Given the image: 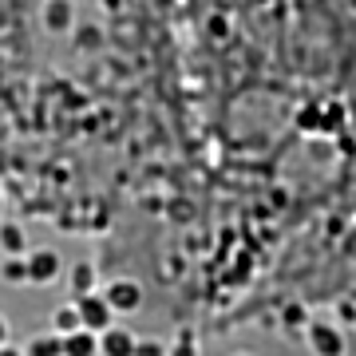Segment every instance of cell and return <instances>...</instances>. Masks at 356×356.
I'll return each instance as SVG.
<instances>
[{
	"label": "cell",
	"instance_id": "2e32d148",
	"mask_svg": "<svg viewBox=\"0 0 356 356\" xmlns=\"http://www.w3.org/2000/svg\"><path fill=\"white\" fill-rule=\"evenodd\" d=\"M0 356H24V353H20V348H13V344H4V348H0Z\"/></svg>",
	"mask_w": 356,
	"mask_h": 356
},
{
	"label": "cell",
	"instance_id": "6da1fadb",
	"mask_svg": "<svg viewBox=\"0 0 356 356\" xmlns=\"http://www.w3.org/2000/svg\"><path fill=\"white\" fill-rule=\"evenodd\" d=\"M76 305H79V321H83V329H88V332H95V337H103V332L111 329V317H115V309L107 305V297H103V293H91V297H79Z\"/></svg>",
	"mask_w": 356,
	"mask_h": 356
},
{
	"label": "cell",
	"instance_id": "5bb4252c",
	"mask_svg": "<svg viewBox=\"0 0 356 356\" xmlns=\"http://www.w3.org/2000/svg\"><path fill=\"white\" fill-rule=\"evenodd\" d=\"M170 356H198V348H194L191 337H182V341H178L175 348H170Z\"/></svg>",
	"mask_w": 356,
	"mask_h": 356
},
{
	"label": "cell",
	"instance_id": "5b68a950",
	"mask_svg": "<svg viewBox=\"0 0 356 356\" xmlns=\"http://www.w3.org/2000/svg\"><path fill=\"white\" fill-rule=\"evenodd\" d=\"M0 250L8 257H28L32 250H28V234L20 222H0Z\"/></svg>",
	"mask_w": 356,
	"mask_h": 356
},
{
	"label": "cell",
	"instance_id": "7c38bea8",
	"mask_svg": "<svg viewBox=\"0 0 356 356\" xmlns=\"http://www.w3.org/2000/svg\"><path fill=\"white\" fill-rule=\"evenodd\" d=\"M135 356H170V348H166L163 341H139Z\"/></svg>",
	"mask_w": 356,
	"mask_h": 356
},
{
	"label": "cell",
	"instance_id": "30bf717a",
	"mask_svg": "<svg viewBox=\"0 0 356 356\" xmlns=\"http://www.w3.org/2000/svg\"><path fill=\"white\" fill-rule=\"evenodd\" d=\"M44 24H48L51 32H56V28H67L72 24V8H67L64 0H51L48 8H44Z\"/></svg>",
	"mask_w": 356,
	"mask_h": 356
},
{
	"label": "cell",
	"instance_id": "ba28073f",
	"mask_svg": "<svg viewBox=\"0 0 356 356\" xmlns=\"http://www.w3.org/2000/svg\"><path fill=\"white\" fill-rule=\"evenodd\" d=\"M64 356H99V337L95 332H76V337H67L64 341Z\"/></svg>",
	"mask_w": 356,
	"mask_h": 356
},
{
	"label": "cell",
	"instance_id": "8992f818",
	"mask_svg": "<svg viewBox=\"0 0 356 356\" xmlns=\"http://www.w3.org/2000/svg\"><path fill=\"white\" fill-rule=\"evenodd\" d=\"M67 281H72V293H76V301H79V297H91V293H95L99 273H95V266H91V261H76V266H72V273H67Z\"/></svg>",
	"mask_w": 356,
	"mask_h": 356
},
{
	"label": "cell",
	"instance_id": "e0dca14e",
	"mask_svg": "<svg viewBox=\"0 0 356 356\" xmlns=\"http://www.w3.org/2000/svg\"><path fill=\"white\" fill-rule=\"evenodd\" d=\"M0 210H4V198H0Z\"/></svg>",
	"mask_w": 356,
	"mask_h": 356
},
{
	"label": "cell",
	"instance_id": "52a82bcc",
	"mask_svg": "<svg viewBox=\"0 0 356 356\" xmlns=\"http://www.w3.org/2000/svg\"><path fill=\"white\" fill-rule=\"evenodd\" d=\"M51 325H56V337H76V332H83V321H79V305L76 301H67V305H60L56 313H51Z\"/></svg>",
	"mask_w": 356,
	"mask_h": 356
},
{
	"label": "cell",
	"instance_id": "7a4b0ae2",
	"mask_svg": "<svg viewBox=\"0 0 356 356\" xmlns=\"http://www.w3.org/2000/svg\"><path fill=\"white\" fill-rule=\"evenodd\" d=\"M103 297H107V305L115 309V313H135V309L143 305V289L139 281H111L107 289H103Z\"/></svg>",
	"mask_w": 356,
	"mask_h": 356
},
{
	"label": "cell",
	"instance_id": "9c48e42d",
	"mask_svg": "<svg viewBox=\"0 0 356 356\" xmlns=\"http://www.w3.org/2000/svg\"><path fill=\"white\" fill-rule=\"evenodd\" d=\"M24 356H64V337H36V341H28Z\"/></svg>",
	"mask_w": 356,
	"mask_h": 356
},
{
	"label": "cell",
	"instance_id": "9a60e30c",
	"mask_svg": "<svg viewBox=\"0 0 356 356\" xmlns=\"http://www.w3.org/2000/svg\"><path fill=\"white\" fill-rule=\"evenodd\" d=\"M4 344H8V321L0 317V348H4Z\"/></svg>",
	"mask_w": 356,
	"mask_h": 356
},
{
	"label": "cell",
	"instance_id": "277c9868",
	"mask_svg": "<svg viewBox=\"0 0 356 356\" xmlns=\"http://www.w3.org/2000/svg\"><path fill=\"white\" fill-rule=\"evenodd\" d=\"M135 348H139V341L131 337V329H119V325H111L99 337V356H135Z\"/></svg>",
	"mask_w": 356,
	"mask_h": 356
},
{
	"label": "cell",
	"instance_id": "3957f363",
	"mask_svg": "<svg viewBox=\"0 0 356 356\" xmlns=\"http://www.w3.org/2000/svg\"><path fill=\"white\" fill-rule=\"evenodd\" d=\"M60 277V254L56 250H32L28 254V281L32 285H48Z\"/></svg>",
	"mask_w": 356,
	"mask_h": 356
},
{
	"label": "cell",
	"instance_id": "4fadbf2b",
	"mask_svg": "<svg viewBox=\"0 0 356 356\" xmlns=\"http://www.w3.org/2000/svg\"><path fill=\"white\" fill-rule=\"evenodd\" d=\"M313 341H317L325 353H337V337H332L329 329H313Z\"/></svg>",
	"mask_w": 356,
	"mask_h": 356
},
{
	"label": "cell",
	"instance_id": "8fae6325",
	"mask_svg": "<svg viewBox=\"0 0 356 356\" xmlns=\"http://www.w3.org/2000/svg\"><path fill=\"white\" fill-rule=\"evenodd\" d=\"M0 277L8 281V285H24L28 281V257H8V261L0 266Z\"/></svg>",
	"mask_w": 356,
	"mask_h": 356
}]
</instances>
